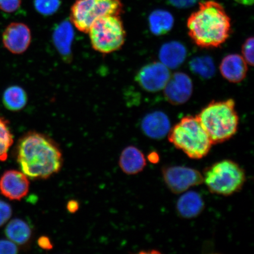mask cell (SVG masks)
<instances>
[{
	"instance_id": "7a4b0ae2",
	"label": "cell",
	"mask_w": 254,
	"mask_h": 254,
	"mask_svg": "<svg viewBox=\"0 0 254 254\" xmlns=\"http://www.w3.org/2000/svg\"><path fill=\"white\" fill-rule=\"evenodd\" d=\"M190 39L202 49L220 47L230 37L231 20L220 3L206 1L199 3L187 22Z\"/></svg>"
},
{
	"instance_id": "603a6c76",
	"label": "cell",
	"mask_w": 254,
	"mask_h": 254,
	"mask_svg": "<svg viewBox=\"0 0 254 254\" xmlns=\"http://www.w3.org/2000/svg\"><path fill=\"white\" fill-rule=\"evenodd\" d=\"M34 5L40 14L52 15L59 9L60 0H35Z\"/></svg>"
},
{
	"instance_id": "8fae6325",
	"label": "cell",
	"mask_w": 254,
	"mask_h": 254,
	"mask_svg": "<svg viewBox=\"0 0 254 254\" xmlns=\"http://www.w3.org/2000/svg\"><path fill=\"white\" fill-rule=\"evenodd\" d=\"M31 42V32L26 24H9L2 34V43L6 49L14 55L26 52Z\"/></svg>"
},
{
	"instance_id": "ffe728a7",
	"label": "cell",
	"mask_w": 254,
	"mask_h": 254,
	"mask_svg": "<svg viewBox=\"0 0 254 254\" xmlns=\"http://www.w3.org/2000/svg\"><path fill=\"white\" fill-rule=\"evenodd\" d=\"M28 96L24 89L18 85H12L4 91L2 103L6 109L11 111L23 110L26 106Z\"/></svg>"
},
{
	"instance_id": "4dcf8cb0",
	"label": "cell",
	"mask_w": 254,
	"mask_h": 254,
	"mask_svg": "<svg viewBox=\"0 0 254 254\" xmlns=\"http://www.w3.org/2000/svg\"><path fill=\"white\" fill-rule=\"evenodd\" d=\"M149 160L152 163H156L159 160L158 155L155 153V152H152L148 156Z\"/></svg>"
},
{
	"instance_id": "83f0119b",
	"label": "cell",
	"mask_w": 254,
	"mask_h": 254,
	"mask_svg": "<svg viewBox=\"0 0 254 254\" xmlns=\"http://www.w3.org/2000/svg\"><path fill=\"white\" fill-rule=\"evenodd\" d=\"M171 5L179 8H186L191 7L197 0H166Z\"/></svg>"
},
{
	"instance_id": "f546056e",
	"label": "cell",
	"mask_w": 254,
	"mask_h": 254,
	"mask_svg": "<svg viewBox=\"0 0 254 254\" xmlns=\"http://www.w3.org/2000/svg\"><path fill=\"white\" fill-rule=\"evenodd\" d=\"M78 208V202L77 201H75V200H71L66 205V209L70 213H75V212H77Z\"/></svg>"
},
{
	"instance_id": "ac0fdd59",
	"label": "cell",
	"mask_w": 254,
	"mask_h": 254,
	"mask_svg": "<svg viewBox=\"0 0 254 254\" xmlns=\"http://www.w3.org/2000/svg\"><path fill=\"white\" fill-rule=\"evenodd\" d=\"M5 234L8 240L17 245L23 246L30 240L32 231L26 222L21 219L15 218L8 222Z\"/></svg>"
},
{
	"instance_id": "f1b7e54d",
	"label": "cell",
	"mask_w": 254,
	"mask_h": 254,
	"mask_svg": "<svg viewBox=\"0 0 254 254\" xmlns=\"http://www.w3.org/2000/svg\"><path fill=\"white\" fill-rule=\"evenodd\" d=\"M38 245L44 250H51L53 249L52 242H51L49 238L46 236H42L39 238V240H38Z\"/></svg>"
},
{
	"instance_id": "1f68e13d",
	"label": "cell",
	"mask_w": 254,
	"mask_h": 254,
	"mask_svg": "<svg viewBox=\"0 0 254 254\" xmlns=\"http://www.w3.org/2000/svg\"><path fill=\"white\" fill-rule=\"evenodd\" d=\"M235 1L244 5H252L254 2V0H235Z\"/></svg>"
},
{
	"instance_id": "52a82bcc",
	"label": "cell",
	"mask_w": 254,
	"mask_h": 254,
	"mask_svg": "<svg viewBox=\"0 0 254 254\" xmlns=\"http://www.w3.org/2000/svg\"><path fill=\"white\" fill-rule=\"evenodd\" d=\"M122 0H75L71 8L72 23L82 33H88L95 20L106 15H120Z\"/></svg>"
},
{
	"instance_id": "9c48e42d",
	"label": "cell",
	"mask_w": 254,
	"mask_h": 254,
	"mask_svg": "<svg viewBox=\"0 0 254 254\" xmlns=\"http://www.w3.org/2000/svg\"><path fill=\"white\" fill-rule=\"evenodd\" d=\"M171 76L170 68L163 63L152 62L139 69L135 81L143 90L155 93L164 90Z\"/></svg>"
},
{
	"instance_id": "4316f807",
	"label": "cell",
	"mask_w": 254,
	"mask_h": 254,
	"mask_svg": "<svg viewBox=\"0 0 254 254\" xmlns=\"http://www.w3.org/2000/svg\"><path fill=\"white\" fill-rule=\"evenodd\" d=\"M18 252L17 244L8 240H0V254H14Z\"/></svg>"
},
{
	"instance_id": "7c38bea8",
	"label": "cell",
	"mask_w": 254,
	"mask_h": 254,
	"mask_svg": "<svg viewBox=\"0 0 254 254\" xmlns=\"http://www.w3.org/2000/svg\"><path fill=\"white\" fill-rule=\"evenodd\" d=\"M164 90L168 102L174 105L183 104L192 95V82L185 73L176 72L171 76Z\"/></svg>"
},
{
	"instance_id": "e0dca14e",
	"label": "cell",
	"mask_w": 254,
	"mask_h": 254,
	"mask_svg": "<svg viewBox=\"0 0 254 254\" xmlns=\"http://www.w3.org/2000/svg\"><path fill=\"white\" fill-rule=\"evenodd\" d=\"M159 56L160 62L168 68H176L185 60L187 50L182 43L173 41L161 47Z\"/></svg>"
},
{
	"instance_id": "9a60e30c",
	"label": "cell",
	"mask_w": 254,
	"mask_h": 254,
	"mask_svg": "<svg viewBox=\"0 0 254 254\" xmlns=\"http://www.w3.org/2000/svg\"><path fill=\"white\" fill-rule=\"evenodd\" d=\"M119 166L126 174L135 175L144 170L147 160L142 152L134 146H128L120 155Z\"/></svg>"
},
{
	"instance_id": "4fadbf2b",
	"label": "cell",
	"mask_w": 254,
	"mask_h": 254,
	"mask_svg": "<svg viewBox=\"0 0 254 254\" xmlns=\"http://www.w3.org/2000/svg\"><path fill=\"white\" fill-rule=\"evenodd\" d=\"M248 65L242 56L231 54L222 59L220 71L222 77L228 81L240 83L246 77Z\"/></svg>"
},
{
	"instance_id": "277c9868",
	"label": "cell",
	"mask_w": 254,
	"mask_h": 254,
	"mask_svg": "<svg viewBox=\"0 0 254 254\" xmlns=\"http://www.w3.org/2000/svg\"><path fill=\"white\" fill-rule=\"evenodd\" d=\"M168 140L187 156L200 160L208 155L212 143L196 117H183L168 134Z\"/></svg>"
},
{
	"instance_id": "cb8c5ba5",
	"label": "cell",
	"mask_w": 254,
	"mask_h": 254,
	"mask_svg": "<svg viewBox=\"0 0 254 254\" xmlns=\"http://www.w3.org/2000/svg\"><path fill=\"white\" fill-rule=\"evenodd\" d=\"M242 57L248 65H254V38H248L242 47Z\"/></svg>"
},
{
	"instance_id": "6da1fadb",
	"label": "cell",
	"mask_w": 254,
	"mask_h": 254,
	"mask_svg": "<svg viewBox=\"0 0 254 254\" xmlns=\"http://www.w3.org/2000/svg\"><path fill=\"white\" fill-rule=\"evenodd\" d=\"M16 158L21 171L31 180L49 179L58 173L63 163L61 151L48 136L30 132L18 141Z\"/></svg>"
},
{
	"instance_id": "44dd1931",
	"label": "cell",
	"mask_w": 254,
	"mask_h": 254,
	"mask_svg": "<svg viewBox=\"0 0 254 254\" xmlns=\"http://www.w3.org/2000/svg\"><path fill=\"white\" fill-rule=\"evenodd\" d=\"M13 142V135L9 128L8 122L0 116V162L7 160L8 151Z\"/></svg>"
},
{
	"instance_id": "d4e9b609",
	"label": "cell",
	"mask_w": 254,
	"mask_h": 254,
	"mask_svg": "<svg viewBox=\"0 0 254 254\" xmlns=\"http://www.w3.org/2000/svg\"><path fill=\"white\" fill-rule=\"evenodd\" d=\"M12 212L10 205L2 200H0V227H2L9 220Z\"/></svg>"
},
{
	"instance_id": "d6986e66",
	"label": "cell",
	"mask_w": 254,
	"mask_h": 254,
	"mask_svg": "<svg viewBox=\"0 0 254 254\" xmlns=\"http://www.w3.org/2000/svg\"><path fill=\"white\" fill-rule=\"evenodd\" d=\"M149 25L152 34L155 36H162L172 29L174 19L170 12L157 9L152 12L149 17Z\"/></svg>"
},
{
	"instance_id": "484cf974",
	"label": "cell",
	"mask_w": 254,
	"mask_h": 254,
	"mask_svg": "<svg viewBox=\"0 0 254 254\" xmlns=\"http://www.w3.org/2000/svg\"><path fill=\"white\" fill-rule=\"evenodd\" d=\"M22 0H0V9L1 10L11 13L20 7Z\"/></svg>"
},
{
	"instance_id": "5b68a950",
	"label": "cell",
	"mask_w": 254,
	"mask_h": 254,
	"mask_svg": "<svg viewBox=\"0 0 254 254\" xmlns=\"http://www.w3.org/2000/svg\"><path fill=\"white\" fill-rule=\"evenodd\" d=\"M203 183L212 193L229 196L239 192L246 181L243 168L236 162L224 160L208 167L202 175Z\"/></svg>"
},
{
	"instance_id": "3957f363",
	"label": "cell",
	"mask_w": 254,
	"mask_h": 254,
	"mask_svg": "<svg viewBox=\"0 0 254 254\" xmlns=\"http://www.w3.org/2000/svg\"><path fill=\"white\" fill-rule=\"evenodd\" d=\"M195 117L213 145L229 140L238 131L239 117L231 98L212 101Z\"/></svg>"
},
{
	"instance_id": "5bb4252c",
	"label": "cell",
	"mask_w": 254,
	"mask_h": 254,
	"mask_svg": "<svg viewBox=\"0 0 254 254\" xmlns=\"http://www.w3.org/2000/svg\"><path fill=\"white\" fill-rule=\"evenodd\" d=\"M141 129L148 137L160 139L167 135L170 131V120L166 114L155 111L147 114L142 119Z\"/></svg>"
},
{
	"instance_id": "2e32d148",
	"label": "cell",
	"mask_w": 254,
	"mask_h": 254,
	"mask_svg": "<svg viewBox=\"0 0 254 254\" xmlns=\"http://www.w3.org/2000/svg\"><path fill=\"white\" fill-rule=\"evenodd\" d=\"M204 208V202L201 196L195 191L183 193L177 203V211L185 218L197 217Z\"/></svg>"
},
{
	"instance_id": "7402d4cb",
	"label": "cell",
	"mask_w": 254,
	"mask_h": 254,
	"mask_svg": "<svg viewBox=\"0 0 254 254\" xmlns=\"http://www.w3.org/2000/svg\"><path fill=\"white\" fill-rule=\"evenodd\" d=\"M190 68L200 77L205 78L211 77L215 71L214 63L208 57H197L192 60Z\"/></svg>"
},
{
	"instance_id": "ba28073f",
	"label": "cell",
	"mask_w": 254,
	"mask_h": 254,
	"mask_svg": "<svg viewBox=\"0 0 254 254\" xmlns=\"http://www.w3.org/2000/svg\"><path fill=\"white\" fill-rule=\"evenodd\" d=\"M163 177L168 188L174 193L187 191L192 187L203 183L201 173L193 168L183 166H170L163 169Z\"/></svg>"
},
{
	"instance_id": "8992f818",
	"label": "cell",
	"mask_w": 254,
	"mask_h": 254,
	"mask_svg": "<svg viewBox=\"0 0 254 254\" xmlns=\"http://www.w3.org/2000/svg\"><path fill=\"white\" fill-rule=\"evenodd\" d=\"M88 33L92 47L103 54L119 50L126 41V32L120 15H106L97 19Z\"/></svg>"
},
{
	"instance_id": "30bf717a",
	"label": "cell",
	"mask_w": 254,
	"mask_h": 254,
	"mask_svg": "<svg viewBox=\"0 0 254 254\" xmlns=\"http://www.w3.org/2000/svg\"><path fill=\"white\" fill-rule=\"evenodd\" d=\"M29 189V179L22 171H6L0 178V192L12 201H20L28 194Z\"/></svg>"
}]
</instances>
